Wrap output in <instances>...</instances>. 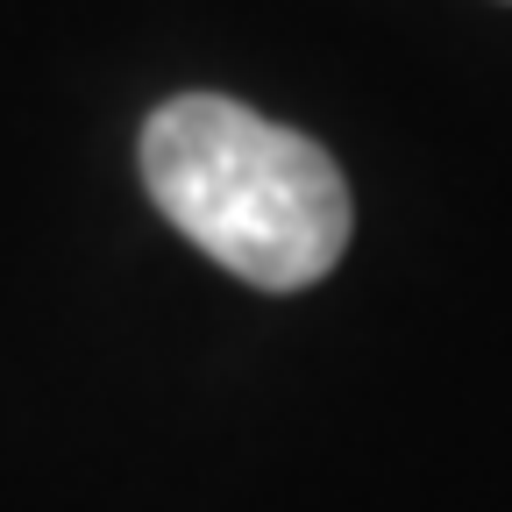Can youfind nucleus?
Wrapping results in <instances>:
<instances>
[{
    "label": "nucleus",
    "instance_id": "f257e3e1",
    "mask_svg": "<svg viewBox=\"0 0 512 512\" xmlns=\"http://www.w3.org/2000/svg\"><path fill=\"white\" fill-rule=\"evenodd\" d=\"M143 185L185 242L264 292L320 285L349 249V185L335 157L228 93H178L150 114Z\"/></svg>",
    "mask_w": 512,
    "mask_h": 512
}]
</instances>
